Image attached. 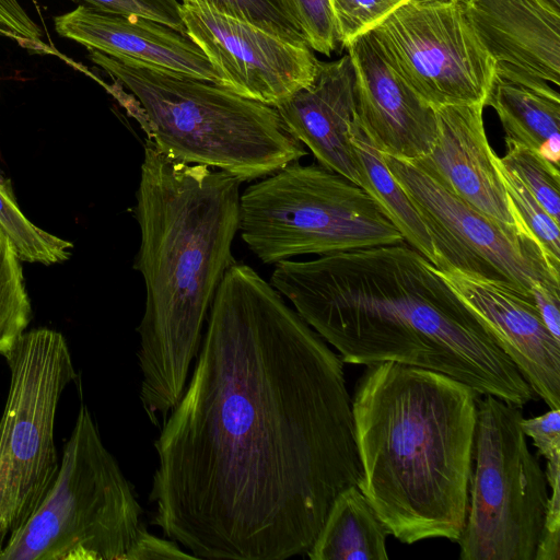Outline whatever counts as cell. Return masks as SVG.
I'll use <instances>...</instances> for the list:
<instances>
[{
	"instance_id": "cell-34",
	"label": "cell",
	"mask_w": 560,
	"mask_h": 560,
	"mask_svg": "<svg viewBox=\"0 0 560 560\" xmlns=\"http://www.w3.org/2000/svg\"><path fill=\"white\" fill-rule=\"evenodd\" d=\"M546 1L549 2L551 5H553L555 8L560 10V0H546Z\"/></svg>"
},
{
	"instance_id": "cell-23",
	"label": "cell",
	"mask_w": 560,
	"mask_h": 560,
	"mask_svg": "<svg viewBox=\"0 0 560 560\" xmlns=\"http://www.w3.org/2000/svg\"><path fill=\"white\" fill-rule=\"evenodd\" d=\"M21 259L0 229V354L5 355L32 318Z\"/></svg>"
},
{
	"instance_id": "cell-24",
	"label": "cell",
	"mask_w": 560,
	"mask_h": 560,
	"mask_svg": "<svg viewBox=\"0 0 560 560\" xmlns=\"http://www.w3.org/2000/svg\"><path fill=\"white\" fill-rule=\"evenodd\" d=\"M494 162L516 214L536 238L551 268L560 273L559 223L547 213L516 174L500 162L497 154Z\"/></svg>"
},
{
	"instance_id": "cell-9",
	"label": "cell",
	"mask_w": 560,
	"mask_h": 560,
	"mask_svg": "<svg viewBox=\"0 0 560 560\" xmlns=\"http://www.w3.org/2000/svg\"><path fill=\"white\" fill-rule=\"evenodd\" d=\"M4 358L10 386L0 419V550L56 478L55 417L75 376L68 345L52 329L24 332Z\"/></svg>"
},
{
	"instance_id": "cell-15",
	"label": "cell",
	"mask_w": 560,
	"mask_h": 560,
	"mask_svg": "<svg viewBox=\"0 0 560 560\" xmlns=\"http://www.w3.org/2000/svg\"><path fill=\"white\" fill-rule=\"evenodd\" d=\"M483 104L434 108L436 138L413 163L446 190L508 226L526 228L512 207L483 125Z\"/></svg>"
},
{
	"instance_id": "cell-29",
	"label": "cell",
	"mask_w": 560,
	"mask_h": 560,
	"mask_svg": "<svg viewBox=\"0 0 560 560\" xmlns=\"http://www.w3.org/2000/svg\"><path fill=\"white\" fill-rule=\"evenodd\" d=\"M101 11L137 15L167 25L183 34L185 27L179 14V0H81Z\"/></svg>"
},
{
	"instance_id": "cell-26",
	"label": "cell",
	"mask_w": 560,
	"mask_h": 560,
	"mask_svg": "<svg viewBox=\"0 0 560 560\" xmlns=\"http://www.w3.org/2000/svg\"><path fill=\"white\" fill-rule=\"evenodd\" d=\"M337 43L343 47L358 35L371 31L407 0H327Z\"/></svg>"
},
{
	"instance_id": "cell-19",
	"label": "cell",
	"mask_w": 560,
	"mask_h": 560,
	"mask_svg": "<svg viewBox=\"0 0 560 560\" xmlns=\"http://www.w3.org/2000/svg\"><path fill=\"white\" fill-rule=\"evenodd\" d=\"M485 106H491L505 142L537 151L559 166L560 97L548 82L497 63Z\"/></svg>"
},
{
	"instance_id": "cell-18",
	"label": "cell",
	"mask_w": 560,
	"mask_h": 560,
	"mask_svg": "<svg viewBox=\"0 0 560 560\" xmlns=\"http://www.w3.org/2000/svg\"><path fill=\"white\" fill-rule=\"evenodd\" d=\"M495 63L560 83V10L546 0H458Z\"/></svg>"
},
{
	"instance_id": "cell-32",
	"label": "cell",
	"mask_w": 560,
	"mask_h": 560,
	"mask_svg": "<svg viewBox=\"0 0 560 560\" xmlns=\"http://www.w3.org/2000/svg\"><path fill=\"white\" fill-rule=\"evenodd\" d=\"M151 559H196L191 553L183 551L177 542L150 534L143 525L135 542L125 555L124 560Z\"/></svg>"
},
{
	"instance_id": "cell-6",
	"label": "cell",
	"mask_w": 560,
	"mask_h": 560,
	"mask_svg": "<svg viewBox=\"0 0 560 560\" xmlns=\"http://www.w3.org/2000/svg\"><path fill=\"white\" fill-rule=\"evenodd\" d=\"M132 486L81 406L49 490L0 560H124L143 524Z\"/></svg>"
},
{
	"instance_id": "cell-17",
	"label": "cell",
	"mask_w": 560,
	"mask_h": 560,
	"mask_svg": "<svg viewBox=\"0 0 560 560\" xmlns=\"http://www.w3.org/2000/svg\"><path fill=\"white\" fill-rule=\"evenodd\" d=\"M285 130L318 164L360 185L351 131L357 117L354 71L349 55L317 61L313 81L275 106Z\"/></svg>"
},
{
	"instance_id": "cell-21",
	"label": "cell",
	"mask_w": 560,
	"mask_h": 560,
	"mask_svg": "<svg viewBox=\"0 0 560 560\" xmlns=\"http://www.w3.org/2000/svg\"><path fill=\"white\" fill-rule=\"evenodd\" d=\"M351 142L358 162L359 186L375 201L404 241L436 267V254L422 219L387 168L383 153L370 141L357 117L352 126Z\"/></svg>"
},
{
	"instance_id": "cell-14",
	"label": "cell",
	"mask_w": 560,
	"mask_h": 560,
	"mask_svg": "<svg viewBox=\"0 0 560 560\" xmlns=\"http://www.w3.org/2000/svg\"><path fill=\"white\" fill-rule=\"evenodd\" d=\"M345 48L354 71L357 119L370 141L396 159L424 156L436 138L434 109L404 81L370 31Z\"/></svg>"
},
{
	"instance_id": "cell-4",
	"label": "cell",
	"mask_w": 560,
	"mask_h": 560,
	"mask_svg": "<svg viewBox=\"0 0 560 560\" xmlns=\"http://www.w3.org/2000/svg\"><path fill=\"white\" fill-rule=\"evenodd\" d=\"M480 395L445 374L366 365L351 398L357 483L388 535L457 541L467 510Z\"/></svg>"
},
{
	"instance_id": "cell-7",
	"label": "cell",
	"mask_w": 560,
	"mask_h": 560,
	"mask_svg": "<svg viewBox=\"0 0 560 560\" xmlns=\"http://www.w3.org/2000/svg\"><path fill=\"white\" fill-rule=\"evenodd\" d=\"M238 232L267 265L405 242L360 186L318 163L300 161L244 189Z\"/></svg>"
},
{
	"instance_id": "cell-2",
	"label": "cell",
	"mask_w": 560,
	"mask_h": 560,
	"mask_svg": "<svg viewBox=\"0 0 560 560\" xmlns=\"http://www.w3.org/2000/svg\"><path fill=\"white\" fill-rule=\"evenodd\" d=\"M270 284L343 363L432 370L521 408L538 399L436 267L406 242L283 260Z\"/></svg>"
},
{
	"instance_id": "cell-1",
	"label": "cell",
	"mask_w": 560,
	"mask_h": 560,
	"mask_svg": "<svg viewBox=\"0 0 560 560\" xmlns=\"http://www.w3.org/2000/svg\"><path fill=\"white\" fill-rule=\"evenodd\" d=\"M343 361L255 269L234 262L163 421L152 523L196 559L306 555L361 477Z\"/></svg>"
},
{
	"instance_id": "cell-33",
	"label": "cell",
	"mask_w": 560,
	"mask_h": 560,
	"mask_svg": "<svg viewBox=\"0 0 560 560\" xmlns=\"http://www.w3.org/2000/svg\"><path fill=\"white\" fill-rule=\"evenodd\" d=\"M530 293L544 324L560 340V287L535 283Z\"/></svg>"
},
{
	"instance_id": "cell-22",
	"label": "cell",
	"mask_w": 560,
	"mask_h": 560,
	"mask_svg": "<svg viewBox=\"0 0 560 560\" xmlns=\"http://www.w3.org/2000/svg\"><path fill=\"white\" fill-rule=\"evenodd\" d=\"M0 229L22 261L51 265L68 260L73 244L35 225L20 210L10 180L0 183Z\"/></svg>"
},
{
	"instance_id": "cell-31",
	"label": "cell",
	"mask_w": 560,
	"mask_h": 560,
	"mask_svg": "<svg viewBox=\"0 0 560 560\" xmlns=\"http://www.w3.org/2000/svg\"><path fill=\"white\" fill-rule=\"evenodd\" d=\"M551 489L535 560H560V478L548 482Z\"/></svg>"
},
{
	"instance_id": "cell-8",
	"label": "cell",
	"mask_w": 560,
	"mask_h": 560,
	"mask_svg": "<svg viewBox=\"0 0 560 560\" xmlns=\"http://www.w3.org/2000/svg\"><path fill=\"white\" fill-rule=\"evenodd\" d=\"M523 417L521 407L495 396L478 399L462 560H535L549 492Z\"/></svg>"
},
{
	"instance_id": "cell-25",
	"label": "cell",
	"mask_w": 560,
	"mask_h": 560,
	"mask_svg": "<svg viewBox=\"0 0 560 560\" xmlns=\"http://www.w3.org/2000/svg\"><path fill=\"white\" fill-rule=\"evenodd\" d=\"M508 150L500 162L510 168L540 206L557 222H560V174L559 166L537 151L515 142H505Z\"/></svg>"
},
{
	"instance_id": "cell-20",
	"label": "cell",
	"mask_w": 560,
	"mask_h": 560,
	"mask_svg": "<svg viewBox=\"0 0 560 560\" xmlns=\"http://www.w3.org/2000/svg\"><path fill=\"white\" fill-rule=\"evenodd\" d=\"M388 533L357 485L340 491L306 552L311 560H387Z\"/></svg>"
},
{
	"instance_id": "cell-16",
	"label": "cell",
	"mask_w": 560,
	"mask_h": 560,
	"mask_svg": "<svg viewBox=\"0 0 560 560\" xmlns=\"http://www.w3.org/2000/svg\"><path fill=\"white\" fill-rule=\"evenodd\" d=\"M56 32L121 62L170 70L220 85L206 55L187 34L137 15L80 4L54 20Z\"/></svg>"
},
{
	"instance_id": "cell-11",
	"label": "cell",
	"mask_w": 560,
	"mask_h": 560,
	"mask_svg": "<svg viewBox=\"0 0 560 560\" xmlns=\"http://www.w3.org/2000/svg\"><path fill=\"white\" fill-rule=\"evenodd\" d=\"M384 162L412 201L431 237L438 269L505 283L532 296L533 284L560 287V273L526 228L504 225L453 195L406 160Z\"/></svg>"
},
{
	"instance_id": "cell-10",
	"label": "cell",
	"mask_w": 560,
	"mask_h": 560,
	"mask_svg": "<svg viewBox=\"0 0 560 560\" xmlns=\"http://www.w3.org/2000/svg\"><path fill=\"white\" fill-rule=\"evenodd\" d=\"M370 32L404 81L433 109L485 105L497 63L458 0H407Z\"/></svg>"
},
{
	"instance_id": "cell-30",
	"label": "cell",
	"mask_w": 560,
	"mask_h": 560,
	"mask_svg": "<svg viewBox=\"0 0 560 560\" xmlns=\"http://www.w3.org/2000/svg\"><path fill=\"white\" fill-rule=\"evenodd\" d=\"M521 428L540 456L546 460L560 458V408H549V411L537 417H524Z\"/></svg>"
},
{
	"instance_id": "cell-5",
	"label": "cell",
	"mask_w": 560,
	"mask_h": 560,
	"mask_svg": "<svg viewBox=\"0 0 560 560\" xmlns=\"http://www.w3.org/2000/svg\"><path fill=\"white\" fill-rule=\"evenodd\" d=\"M89 51L93 63L130 92L144 116L148 140L171 159L220 170L243 183L307 154L273 106L210 81Z\"/></svg>"
},
{
	"instance_id": "cell-28",
	"label": "cell",
	"mask_w": 560,
	"mask_h": 560,
	"mask_svg": "<svg viewBox=\"0 0 560 560\" xmlns=\"http://www.w3.org/2000/svg\"><path fill=\"white\" fill-rule=\"evenodd\" d=\"M283 2L306 44L313 50L330 56L338 43L328 1L283 0Z\"/></svg>"
},
{
	"instance_id": "cell-3",
	"label": "cell",
	"mask_w": 560,
	"mask_h": 560,
	"mask_svg": "<svg viewBox=\"0 0 560 560\" xmlns=\"http://www.w3.org/2000/svg\"><path fill=\"white\" fill-rule=\"evenodd\" d=\"M241 182L186 164L145 141L133 214L140 230L135 269L145 287L137 332L140 401L159 425L182 397L218 287L236 262Z\"/></svg>"
},
{
	"instance_id": "cell-12",
	"label": "cell",
	"mask_w": 560,
	"mask_h": 560,
	"mask_svg": "<svg viewBox=\"0 0 560 560\" xmlns=\"http://www.w3.org/2000/svg\"><path fill=\"white\" fill-rule=\"evenodd\" d=\"M179 14L220 85L243 97L275 107L315 77L318 60L306 43L287 40L207 0H180Z\"/></svg>"
},
{
	"instance_id": "cell-13",
	"label": "cell",
	"mask_w": 560,
	"mask_h": 560,
	"mask_svg": "<svg viewBox=\"0 0 560 560\" xmlns=\"http://www.w3.org/2000/svg\"><path fill=\"white\" fill-rule=\"evenodd\" d=\"M438 271L514 363L538 399L549 408H560V340L544 324L533 296L456 269Z\"/></svg>"
},
{
	"instance_id": "cell-27",
	"label": "cell",
	"mask_w": 560,
	"mask_h": 560,
	"mask_svg": "<svg viewBox=\"0 0 560 560\" xmlns=\"http://www.w3.org/2000/svg\"><path fill=\"white\" fill-rule=\"evenodd\" d=\"M219 10L256 24L287 40L306 43L283 0H207Z\"/></svg>"
},
{
	"instance_id": "cell-35",
	"label": "cell",
	"mask_w": 560,
	"mask_h": 560,
	"mask_svg": "<svg viewBox=\"0 0 560 560\" xmlns=\"http://www.w3.org/2000/svg\"><path fill=\"white\" fill-rule=\"evenodd\" d=\"M7 182H9V180L4 179V177L2 176V174L0 172V183L5 184Z\"/></svg>"
}]
</instances>
